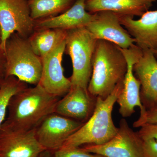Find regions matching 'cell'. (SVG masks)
Segmentation results:
<instances>
[{
  "label": "cell",
  "instance_id": "28",
  "mask_svg": "<svg viewBox=\"0 0 157 157\" xmlns=\"http://www.w3.org/2000/svg\"><path fill=\"white\" fill-rule=\"evenodd\" d=\"M152 52H153L155 56V57L157 59V48Z\"/></svg>",
  "mask_w": 157,
  "mask_h": 157
},
{
  "label": "cell",
  "instance_id": "22",
  "mask_svg": "<svg viewBox=\"0 0 157 157\" xmlns=\"http://www.w3.org/2000/svg\"><path fill=\"white\" fill-rule=\"evenodd\" d=\"M146 123H157V107L146 109L144 113L140 115L139 117L133 124L134 128H140Z\"/></svg>",
  "mask_w": 157,
  "mask_h": 157
},
{
  "label": "cell",
  "instance_id": "12",
  "mask_svg": "<svg viewBox=\"0 0 157 157\" xmlns=\"http://www.w3.org/2000/svg\"><path fill=\"white\" fill-rule=\"evenodd\" d=\"M66 46V39L42 58V76L39 84L46 91L58 98L65 96L72 86L70 78L65 77L62 66Z\"/></svg>",
  "mask_w": 157,
  "mask_h": 157
},
{
  "label": "cell",
  "instance_id": "10",
  "mask_svg": "<svg viewBox=\"0 0 157 157\" xmlns=\"http://www.w3.org/2000/svg\"><path fill=\"white\" fill-rule=\"evenodd\" d=\"M35 129L21 131L3 124L0 128V157L39 156L45 149L37 140Z\"/></svg>",
  "mask_w": 157,
  "mask_h": 157
},
{
  "label": "cell",
  "instance_id": "1",
  "mask_svg": "<svg viewBox=\"0 0 157 157\" xmlns=\"http://www.w3.org/2000/svg\"><path fill=\"white\" fill-rule=\"evenodd\" d=\"M59 100L39 83L34 87L25 88L11 98L8 117L3 124L21 131L34 130L55 112Z\"/></svg>",
  "mask_w": 157,
  "mask_h": 157
},
{
  "label": "cell",
  "instance_id": "5",
  "mask_svg": "<svg viewBox=\"0 0 157 157\" xmlns=\"http://www.w3.org/2000/svg\"><path fill=\"white\" fill-rule=\"evenodd\" d=\"M98 40L86 27L67 31L65 51L72 61V86L87 90L92 71V61Z\"/></svg>",
  "mask_w": 157,
  "mask_h": 157
},
{
  "label": "cell",
  "instance_id": "7",
  "mask_svg": "<svg viewBox=\"0 0 157 157\" xmlns=\"http://www.w3.org/2000/svg\"><path fill=\"white\" fill-rule=\"evenodd\" d=\"M26 0H0V26L2 32L1 47L4 50L6 41L14 33L25 38L35 26Z\"/></svg>",
  "mask_w": 157,
  "mask_h": 157
},
{
  "label": "cell",
  "instance_id": "19",
  "mask_svg": "<svg viewBox=\"0 0 157 157\" xmlns=\"http://www.w3.org/2000/svg\"><path fill=\"white\" fill-rule=\"evenodd\" d=\"M73 0H29L31 17L34 20L51 16L69 8Z\"/></svg>",
  "mask_w": 157,
  "mask_h": 157
},
{
  "label": "cell",
  "instance_id": "11",
  "mask_svg": "<svg viewBox=\"0 0 157 157\" xmlns=\"http://www.w3.org/2000/svg\"><path fill=\"white\" fill-rule=\"evenodd\" d=\"M94 14V19L86 28L97 40L112 42L123 49L135 45V39L121 25L117 14L108 11Z\"/></svg>",
  "mask_w": 157,
  "mask_h": 157
},
{
  "label": "cell",
  "instance_id": "21",
  "mask_svg": "<svg viewBox=\"0 0 157 157\" xmlns=\"http://www.w3.org/2000/svg\"><path fill=\"white\" fill-rule=\"evenodd\" d=\"M54 157H105L85 151L79 147L60 148L53 153Z\"/></svg>",
  "mask_w": 157,
  "mask_h": 157
},
{
  "label": "cell",
  "instance_id": "4",
  "mask_svg": "<svg viewBox=\"0 0 157 157\" xmlns=\"http://www.w3.org/2000/svg\"><path fill=\"white\" fill-rule=\"evenodd\" d=\"M6 77L14 76L27 84H39L42 73V59L34 52L29 40L14 33L6 41Z\"/></svg>",
  "mask_w": 157,
  "mask_h": 157
},
{
  "label": "cell",
  "instance_id": "8",
  "mask_svg": "<svg viewBox=\"0 0 157 157\" xmlns=\"http://www.w3.org/2000/svg\"><path fill=\"white\" fill-rule=\"evenodd\" d=\"M121 49L126 59L128 68L124 78L122 89L117 101L119 106V112L122 117H129L135 112V107H138L140 115L147 109L141 102L140 83L134 74L133 66L141 56L142 50L136 44L131 48Z\"/></svg>",
  "mask_w": 157,
  "mask_h": 157
},
{
  "label": "cell",
  "instance_id": "13",
  "mask_svg": "<svg viewBox=\"0 0 157 157\" xmlns=\"http://www.w3.org/2000/svg\"><path fill=\"white\" fill-rule=\"evenodd\" d=\"M133 71L140 82L142 104L146 109L154 107L157 101V59L152 51L142 50Z\"/></svg>",
  "mask_w": 157,
  "mask_h": 157
},
{
  "label": "cell",
  "instance_id": "14",
  "mask_svg": "<svg viewBox=\"0 0 157 157\" xmlns=\"http://www.w3.org/2000/svg\"><path fill=\"white\" fill-rule=\"evenodd\" d=\"M119 18L121 25L139 48L152 51L157 49V10H148L138 19L129 16H119Z\"/></svg>",
  "mask_w": 157,
  "mask_h": 157
},
{
  "label": "cell",
  "instance_id": "27",
  "mask_svg": "<svg viewBox=\"0 0 157 157\" xmlns=\"http://www.w3.org/2000/svg\"><path fill=\"white\" fill-rule=\"evenodd\" d=\"M2 29H1V26H0V47H1V45H2Z\"/></svg>",
  "mask_w": 157,
  "mask_h": 157
},
{
  "label": "cell",
  "instance_id": "23",
  "mask_svg": "<svg viewBox=\"0 0 157 157\" xmlns=\"http://www.w3.org/2000/svg\"><path fill=\"white\" fill-rule=\"evenodd\" d=\"M137 132L142 140L154 139L157 142V123H146L140 127Z\"/></svg>",
  "mask_w": 157,
  "mask_h": 157
},
{
  "label": "cell",
  "instance_id": "26",
  "mask_svg": "<svg viewBox=\"0 0 157 157\" xmlns=\"http://www.w3.org/2000/svg\"><path fill=\"white\" fill-rule=\"evenodd\" d=\"M54 152L48 150H45L42 151L38 157H54Z\"/></svg>",
  "mask_w": 157,
  "mask_h": 157
},
{
  "label": "cell",
  "instance_id": "29",
  "mask_svg": "<svg viewBox=\"0 0 157 157\" xmlns=\"http://www.w3.org/2000/svg\"><path fill=\"white\" fill-rule=\"evenodd\" d=\"M155 107H157V101L155 105Z\"/></svg>",
  "mask_w": 157,
  "mask_h": 157
},
{
  "label": "cell",
  "instance_id": "16",
  "mask_svg": "<svg viewBox=\"0 0 157 157\" xmlns=\"http://www.w3.org/2000/svg\"><path fill=\"white\" fill-rule=\"evenodd\" d=\"M94 98L87 90L78 86H72L61 100H59L55 113L79 121L86 119L92 108H94Z\"/></svg>",
  "mask_w": 157,
  "mask_h": 157
},
{
  "label": "cell",
  "instance_id": "25",
  "mask_svg": "<svg viewBox=\"0 0 157 157\" xmlns=\"http://www.w3.org/2000/svg\"><path fill=\"white\" fill-rule=\"evenodd\" d=\"M6 59L5 51L0 47V81L6 77Z\"/></svg>",
  "mask_w": 157,
  "mask_h": 157
},
{
  "label": "cell",
  "instance_id": "20",
  "mask_svg": "<svg viewBox=\"0 0 157 157\" xmlns=\"http://www.w3.org/2000/svg\"><path fill=\"white\" fill-rule=\"evenodd\" d=\"M27 87V83L14 76H9L0 81V128L6 120L11 98Z\"/></svg>",
  "mask_w": 157,
  "mask_h": 157
},
{
  "label": "cell",
  "instance_id": "6",
  "mask_svg": "<svg viewBox=\"0 0 157 157\" xmlns=\"http://www.w3.org/2000/svg\"><path fill=\"white\" fill-rule=\"evenodd\" d=\"M82 148L88 152L105 157H146L143 140L124 119L120 122L116 135L107 143L101 145L88 144Z\"/></svg>",
  "mask_w": 157,
  "mask_h": 157
},
{
  "label": "cell",
  "instance_id": "9",
  "mask_svg": "<svg viewBox=\"0 0 157 157\" xmlns=\"http://www.w3.org/2000/svg\"><path fill=\"white\" fill-rule=\"evenodd\" d=\"M84 124L54 113L35 129L37 140L45 150L54 152Z\"/></svg>",
  "mask_w": 157,
  "mask_h": 157
},
{
  "label": "cell",
  "instance_id": "17",
  "mask_svg": "<svg viewBox=\"0 0 157 157\" xmlns=\"http://www.w3.org/2000/svg\"><path fill=\"white\" fill-rule=\"evenodd\" d=\"M157 0H86V11L91 14L100 11H112L119 16H140Z\"/></svg>",
  "mask_w": 157,
  "mask_h": 157
},
{
  "label": "cell",
  "instance_id": "18",
  "mask_svg": "<svg viewBox=\"0 0 157 157\" xmlns=\"http://www.w3.org/2000/svg\"><path fill=\"white\" fill-rule=\"evenodd\" d=\"M67 34V31L60 29H39L28 40L34 52L42 59L65 41Z\"/></svg>",
  "mask_w": 157,
  "mask_h": 157
},
{
  "label": "cell",
  "instance_id": "2",
  "mask_svg": "<svg viewBox=\"0 0 157 157\" xmlns=\"http://www.w3.org/2000/svg\"><path fill=\"white\" fill-rule=\"evenodd\" d=\"M128 63L121 49L112 42L98 40L92 61V71L87 90L94 98L104 99L122 81Z\"/></svg>",
  "mask_w": 157,
  "mask_h": 157
},
{
  "label": "cell",
  "instance_id": "15",
  "mask_svg": "<svg viewBox=\"0 0 157 157\" xmlns=\"http://www.w3.org/2000/svg\"><path fill=\"white\" fill-rule=\"evenodd\" d=\"M86 0H76L74 4L63 14L48 17L36 24L37 29H58L70 31L86 27L94 17V14L88 12Z\"/></svg>",
  "mask_w": 157,
  "mask_h": 157
},
{
  "label": "cell",
  "instance_id": "3",
  "mask_svg": "<svg viewBox=\"0 0 157 157\" xmlns=\"http://www.w3.org/2000/svg\"><path fill=\"white\" fill-rule=\"evenodd\" d=\"M123 86V80L107 98H96L94 108L89 119L68 137L60 148L79 147L84 144L101 145L116 135L118 128L113 120L112 111Z\"/></svg>",
  "mask_w": 157,
  "mask_h": 157
},
{
  "label": "cell",
  "instance_id": "24",
  "mask_svg": "<svg viewBox=\"0 0 157 157\" xmlns=\"http://www.w3.org/2000/svg\"><path fill=\"white\" fill-rule=\"evenodd\" d=\"M143 140V147L146 157H157V142L154 139Z\"/></svg>",
  "mask_w": 157,
  "mask_h": 157
}]
</instances>
